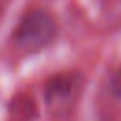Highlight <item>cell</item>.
<instances>
[{
    "instance_id": "2",
    "label": "cell",
    "mask_w": 121,
    "mask_h": 121,
    "mask_svg": "<svg viewBox=\"0 0 121 121\" xmlns=\"http://www.w3.org/2000/svg\"><path fill=\"white\" fill-rule=\"evenodd\" d=\"M81 81L78 76L66 74L51 79L45 87V104L53 113H66L78 100Z\"/></svg>"
},
{
    "instance_id": "1",
    "label": "cell",
    "mask_w": 121,
    "mask_h": 121,
    "mask_svg": "<svg viewBox=\"0 0 121 121\" xmlns=\"http://www.w3.org/2000/svg\"><path fill=\"white\" fill-rule=\"evenodd\" d=\"M57 36V23L45 9H28L13 30V43L21 53H38Z\"/></svg>"
}]
</instances>
